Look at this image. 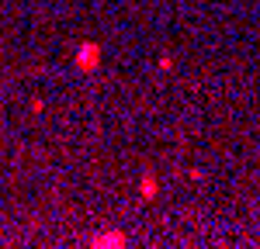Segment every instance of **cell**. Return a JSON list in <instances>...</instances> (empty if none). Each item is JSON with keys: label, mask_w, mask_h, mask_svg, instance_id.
<instances>
[{"label": "cell", "mask_w": 260, "mask_h": 249, "mask_svg": "<svg viewBox=\"0 0 260 249\" xmlns=\"http://www.w3.org/2000/svg\"><path fill=\"white\" fill-rule=\"evenodd\" d=\"M98 62V52H94V45H87V52L80 56V66H94Z\"/></svg>", "instance_id": "6da1fadb"}]
</instances>
